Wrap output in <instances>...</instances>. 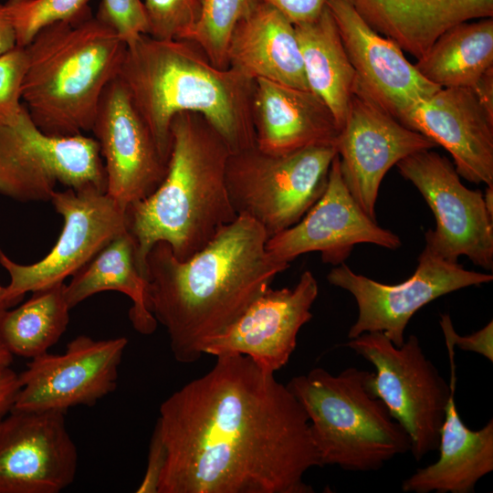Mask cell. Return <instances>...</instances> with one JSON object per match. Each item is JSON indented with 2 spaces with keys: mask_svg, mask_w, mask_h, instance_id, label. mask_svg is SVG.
<instances>
[{
  "mask_svg": "<svg viewBox=\"0 0 493 493\" xmlns=\"http://www.w3.org/2000/svg\"><path fill=\"white\" fill-rule=\"evenodd\" d=\"M216 358L160 406L158 493L314 492L304 476L323 466L300 403L249 357Z\"/></svg>",
  "mask_w": 493,
  "mask_h": 493,
  "instance_id": "6da1fadb",
  "label": "cell"
},
{
  "mask_svg": "<svg viewBox=\"0 0 493 493\" xmlns=\"http://www.w3.org/2000/svg\"><path fill=\"white\" fill-rule=\"evenodd\" d=\"M268 236L238 215L200 251L178 259L165 242L146 257V302L168 334L174 359L197 361L209 341L232 324L289 264L266 249Z\"/></svg>",
  "mask_w": 493,
  "mask_h": 493,
  "instance_id": "7a4b0ae2",
  "label": "cell"
},
{
  "mask_svg": "<svg viewBox=\"0 0 493 493\" xmlns=\"http://www.w3.org/2000/svg\"><path fill=\"white\" fill-rule=\"evenodd\" d=\"M118 77L166 163L171 124L182 112L203 116L232 152L256 145L255 80L214 66L189 40L138 36L126 43Z\"/></svg>",
  "mask_w": 493,
  "mask_h": 493,
  "instance_id": "3957f363",
  "label": "cell"
},
{
  "mask_svg": "<svg viewBox=\"0 0 493 493\" xmlns=\"http://www.w3.org/2000/svg\"><path fill=\"white\" fill-rule=\"evenodd\" d=\"M171 142L162 183L126 209L127 230L144 278L146 257L156 243H167L178 259L185 260L237 216L226 177L232 152L221 135L203 116L182 112L172 121Z\"/></svg>",
  "mask_w": 493,
  "mask_h": 493,
  "instance_id": "277c9868",
  "label": "cell"
},
{
  "mask_svg": "<svg viewBox=\"0 0 493 493\" xmlns=\"http://www.w3.org/2000/svg\"><path fill=\"white\" fill-rule=\"evenodd\" d=\"M126 42L91 10L41 29L26 47L22 100L46 134L91 131L101 94L118 76Z\"/></svg>",
  "mask_w": 493,
  "mask_h": 493,
  "instance_id": "5b68a950",
  "label": "cell"
},
{
  "mask_svg": "<svg viewBox=\"0 0 493 493\" xmlns=\"http://www.w3.org/2000/svg\"><path fill=\"white\" fill-rule=\"evenodd\" d=\"M371 372L348 367L334 375L321 367L287 384L309 418L322 466L367 472L411 450V439L368 387Z\"/></svg>",
  "mask_w": 493,
  "mask_h": 493,
  "instance_id": "8992f818",
  "label": "cell"
},
{
  "mask_svg": "<svg viewBox=\"0 0 493 493\" xmlns=\"http://www.w3.org/2000/svg\"><path fill=\"white\" fill-rule=\"evenodd\" d=\"M375 367L368 387L406 431L415 461L438 448L440 429L455 389L454 352L449 351L448 384L429 360L417 336L395 346L382 331L365 332L344 344Z\"/></svg>",
  "mask_w": 493,
  "mask_h": 493,
  "instance_id": "52a82bcc",
  "label": "cell"
},
{
  "mask_svg": "<svg viewBox=\"0 0 493 493\" xmlns=\"http://www.w3.org/2000/svg\"><path fill=\"white\" fill-rule=\"evenodd\" d=\"M336 154L333 145L279 155L256 145L231 152L226 177L236 213L255 220L268 237L294 226L323 194Z\"/></svg>",
  "mask_w": 493,
  "mask_h": 493,
  "instance_id": "ba28073f",
  "label": "cell"
},
{
  "mask_svg": "<svg viewBox=\"0 0 493 493\" xmlns=\"http://www.w3.org/2000/svg\"><path fill=\"white\" fill-rule=\"evenodd\" d=\"M58 184L76 191L107 190L95 138L44 133L26 106L12 123H0V194L28 203L50 201Z\"/></svg>",
  "mask_w": 493,
  "mask_h": 493,
  "instance_id": "9c48e42d",
  "label": "cell"
},
{
  "mask_svg": "<svg viewBox=\"0 0 493 493\" xmlns=\"http://www.w3.org/2000/svg\"><path fill=\"white\" fill-rule=\"evenodd\" d=\"M396 166L435 217V228L425 234V247L445 260L457 262L465 256L473 264L492 270L493 216L482 192L465 186L454 163L432 149L412 153Z\"/></svg>",
  "mask_w": 493,
  "mask_h": 493,
  "instance_id": "30bf717a",
  "label": "cell"
},
{
  "mask_svg": "<svg viewBox=\"0 0 493 493\" xmlns=\"http://www.w3.org/2000/svg\"><path fill=\"white\" fill-rule=\"evenodd\" d=\"M327 280L350 292L356 301L358 316L349 329V339L382 331L400 347L405 340L407 324L421 308L448 293L491 282L493 276L467 270L457 262L445 260L425 247L414 274L399 284L375 281L355 273L345 263L333 267Z\"/></svg>",
  "mask_w": 493,
  "mask_h": 493,
  "instance_id": "8fae6325",
  "label": "cell"
},
{
  "mask_svg": "<svg viewBox=\"0 0 493 493\" xmlns=\"http://www.w3.org/2000/svg\"><path fill=\"white\" fill-rule=\"evenodd\" d=\"M50 202L64 225L57 243L44 258L22 265L0 249V264L10 277L7 296L14 304L26 292L64 282L127 230L126 212L106 193L67 188L55 191Z\"/></svg>",
  "mask_w": 493,
  "mask_h": 493,
  "instance_id": "7c38bea8",
  "label": "cell"
},
{
  "mask_svg": "<svg viewBox=\"0 0 493 493\" xmlns=\"http://www.w3.org/2000/svg\"><path fill=\"white\" fill-rule=\"evenodd\" d=\"M128 340H94L79 335L62 354L31 359L18 374L20 389L13 409L60 411L91 406L116 389L119 366Z\"/></svg>",
  "mask_w": 493,
  "mask_h": 493,
  "instance_id": "4fadbf2b",
  "label": "cell"
},
{
  "mask_svg": "<svg viewBox=\"0 0 493 493\" xmlns=\"http://www.w3.org/2000/svg\"><path fill=\"white\" fill-rule=\"evenodd\" d=\"M335 147L347 189L375 219V204L387 172L406 156L437 146L401 123L355 82Z\"/></svg>",
  "mask_w": 493,
  "mask_h": 493,
  "instance_id": "5bb4252c",
  "label": "cell"
},
{
  "mask_svg": "<svg viewBox=\"0 0 493 493\" xmlns=\"http://www.w3.org/2000/svg\"><path fill=\"white\" fill-rule=\"evenodd\" d=\"M60 411H12L0 422V493H58L75 479L78 449Z\"/></svg>",
  "mask_w": 493,
  "mask_h": 493,
  "instance_id": "9a60e30c",
  "label": "cell"
},
{
  "mask_svg": "<svg viewBox=\"0 0 493 493\" xmlns=\"http://www.w3.org/2000/svg\"><path fill=\"white\" fill-rule=\"evenodd\" d=\"M91 131L105 160L106 194L126 212L159 186L167 163L118 76L101 94Z\"/></svg>",
  "mask_w": 493,
  "mask_h": 493,
  "instance_id": "2e32d148",
  "label": "cell"
},
{
  "mask_svg": "<svg viewBox=\"0 0 493 493\" xmlns=\"http://www.w3.org/2000/svg\"><path fill=\"white\" fill-rule=\"evenodd\" d=\"M362 243L392 250L402 245L396 234L380 226L356 203L343 182L336 154L323 194L298 223L268 237L266 249L273 258L288 264L317 251L324 263L337 266Z\"/></svg>",
  "mask_w": 493,
  "mask_h": 493,
  "instance_id": "e0dca14e",
  "label": "cell"
},
{
  "mask_svg": "<svg viewBox=\"0 0 493 493\" xmlns=\"http://www.w3.org/2000/svg\"><path fill=\"white\" fill-rule=\"evenodd\" d=\"M318 293V282L309 270L293 288L268 287L232 324L208 341L204 353L215 357L246 355L274 373L288 363L301 327L312 318L310 309Z\"/></svg>",
  "mask_w": 493,
  "mask_h": 493,
  "instance_id": "ac0fdd59",
  "label": "cell"
},
{
  "mask_svg": "<svg viewBox=\"0 0 493 493\" xmlns=\"http://www.w3.org/2000/svg\"><path fill=\"white\" fill-rule=\"evenodd\" d=\"M355 82L401 123L414 105L436 90L392 39L371 27L344 0H328Z\"/></svg>",
  "mask_w": 493,
  "mask_h": 493,
  "instance_id": "d6986e66",
  "label": "cell"
},
{
  "mask_svg": "<svg viewBox=\"0 0 493 493\" xmlns=\"http://www.w3.org/2000/svg\"><path fill=\"white\" fill-rule=\"evenodd\" d=\"M402 123L446 149L459 176L493 186V119L471 89H439L416 102Z\"/></svg>",
  "mask_w": 493,
  "mask_h": 493,
  "instance_id": "ffe728a7",
  "label": "cell"
},
{
  "mask_svg": "<svg viewBox=\"0 0 493 493\" xmlns=\"http://www.w3.org/2000/svg\"><path fill=\"white\" fill-rule=\"evenodd\" d=\"M252 117L256 146L269 154L335 146L340 132L329 108L311 90L263 79L255 80Z\"/></svg>",
  "mask_w": 493,
  "mask_h": 493,
  "instance_id": "44dd1931",
  "label": "cell"
},
{
  "mask_svg": "<svg viewBox=\"0 0 493 493\" xmlns=\"http://www.w3.org/2000/svg\"><path fill=\"white\" fill-rule=\"evenodd\" d=\"M226 55L228 67L253 80L309 89L295 26L262 1L236 25Z\"/></svg>",
  "mask_w": 493,
  "mask_h": 493,
  "instance_id": "7402d4cb",
  "label": "cell"
},
{
  "mask_svg": "<svg viewBox=\"0 0 493 493\" xmlns=\"http://www.w3.org/2000/svg\"><path fill=\"white\" fill-rule=\"evenodd\" d=\"M375 31L416 59L447 29L493 17V0H344Z\"/></svg>",
  "mask_w": 493,
  "mask_h": 493,
  "instance_id": "603a6c76",
  "label": "cell"
},
{
  "mask_svg": "<svg viewBox=\"0 0 493 493\" xmlns=\"http://www.w3.org/2000/svg\"><path fill=\"white\" fill-rule=\"evenodd\" d=\"M453 389L440 429L439 457L402 482L405 493H473L493 470V420L471 430L462 421Z\"/></svg>",
  "mask_w": 493,
  "mask_h": 493,
  "instance_id": "cb8c5ba5",
  "label": "cell"
},
{
  "mask_svg": "<svg viewBox=\"0 0 493 493\" xmlns=\"http://www.w3.org/2000/svg\"><path fill=\"white\" fill-rule=\"evenodd\" d=\"M309 89L329 108L341 131L356 74L328 6L314 20L294 25Z\"/></svg>",
  "mask_w": 493,
  "mask_h": 493,
  "instance_id": "d4e9b609",
  "label": "cell"
},
{
  "mask_svg": "<svg viewBox=\"0 0 493 493\" xmlns=\"http://www.w3.org/2000/svg\"><path fill=\"white\" fill-rule=\"evenodd\" d=\"M105 290L121 292L131 299L129 316L138 332L150 335L155 330L158 322L147 306L146 280L138 269L135 242L128 230L114 237L79 269L65 286L64 294L72 309Z\"/></svg>",
  "mask_w": 493,
  "mask_h": 493,
  "instance_id": "484cf974",
  "label": "cell"
},
{
  "mask_svg": "<svg viewBox=\"0 0 493 493\" xmlns=\"http://www.w3.org/2000/svg\"><path fill=\"white\" fill-rule=\"evenodd\" d=\"M439 88H471L493 67V17L447 29L414 63Z\"/></svg>",
  "mask_w": 493,
  "mask_h": 493,
  "instance_id": "4316f807",
  "label": "cell"
},
{
  "mask_svg": "<svg viewBox=\"0 0 493 493\" xmlns=\"http://www.w3.org/2000/svg\"><path fill=\"white\" fill-rule=\"evenodd\" d=\"M65 286L34 291L24 304L0 313V337L13 355L33 359L58 342L69 322Z\"/></svg>",
  "mask_w": 493,
  "mask_h": 493,
  "instance_id": "83f0119b",
  "label": "cell"
},
{
  "mask_svg": "<svg viewBox=\"0 0 493 493\" xmlns=\"http://www.w3.org/2000/svg\"><path fill=\"white\" fill-rule=\"evenodd\" d=\"M260 0H204L198 23L184 39L193 42L219 68H227V47L236 25Z\"/></svg>",
  "mask_w": 493,
  "mask_h": 493,
  "instance_id": "f1b7e54d",
  "label": "cell"
},
{
  "mask_svg": "<svg viewBox=\"0 0 493 493\" xmlns=\"http://www.w3.org/2000/svg\"><path fill=\"white\" fill-rule=\"evenodd\" d=\"M90 0H7L4 11L11 22L16 45L26 47L44 27L74 19L89 11Z\"/></svg>",
  "mask_w": 493,
  "mask_h": 493,
  "instance_id": "f546056e",
  "label": "cell"
},
{
  "mask_svg": "<svg viewBox=\"0 0 493 493\" xmlns=\"http://www.w3.org/2000/svg\"><path fill=\"white\" fill-rule=\"evenodd\" d=\"M143 6L150 37L184 39L198 23L204 0H144Z\"/></svg>",
  "mask_w": 493,
  "mask_h": 493,
  "instance_id": "4dcf8cb0",
  "label": "cell"
},
{
  "mask_svg": "<svg viewBox=\"0 0 493 493\" xmlns=\"http://www.w3.org/2000/svg\"><path fill=\"white\" fill-rule=\"evenodd\" d=\"M27 62L26 47L16 46L0 56V123L14 122L24 109L22 87Z\"/></svg>",
  "mask_w": 493,
  "mask_h": 493,
  "instance_id": "1f68e13d",
  "label": "cell"
},
{
  "mask_svg": "<svg viewBox=\"0 0 493 493\" xmlns=\"http://www.w3.org/2000/svg\"><path fill=\"white\" fill-rule=\"evenodd\" d=\"M96 16L114 29L126 43L148 33L142 0H101Z\"/></svg>",
  "mask_w": 493,
  "mask_h": 493,
  "instance_id": "d6a6232c",
  "label": "cell"
},
{
  "mask_svg": "<svg viewBox=\"0 0 493 493\" xmlns=\"http://www.w3.org/2000/svg\"><path fill=\"white\" fill-rule=\"evenodd\" d=\"M446 344L457 347L464 351H471L482 355L493 362V321L490 320L480 330L472 334L460 336L453 327L448 314H443L440 320Z\"/></svg>",
  "mask_w": 493,
  "mask_h": 493,
  "instance_id": "836d02e7",
  "label": "cell"
},
{
  "mask_svg": "<svg viewBox=\"0 0 493 493\" xmlns=\"http://www.w3.org/2000/svg\"><path fill=\"white\" fill-rule=\"evenodd\" d=\"M166 450L160 431L155 425L152 435L147 467L137 493H158L160 480L165 467Z\"/></svg>",
  "mask_w": 493,
  "mask_h": 493,
  "instance_id": "e575fe53",
  "label": "cell"
},
{
  "mask_svg": "<svg viewBox=\"0 0 493 493\" xmlns=\"http://www.w3.org/2000/svg\"><path fill=\"white\" fill-rule=\"evenodd\" d=\"M285 16L293 25L316 19L327 6L328 0H260Z\"/></svg>",
  "mask_w": 493,
  "mask_h": 493,
  "instance_id": "d590c367",
  "label": "cell"
},
{
  "mask_svg": "<svg viewBox=\"0 0 493 493\" xmlns=\"http://www.w3.org/2000/svg\"><path fill=\"white\" fill-rule=\"evenodd\" d=\"M19 389L18 373L10 367L0 370V422L12 411Z\"/></svg>",
  "mask_w": 493,
  "mask_h": 493,
  "instance_id": "8d00e7d4",
  "label": "cell"
},
{
  "mask_svg": "<svg viewBox=\"0 0 493 493\" xmlns=\"http://www.w3.org/2000/svg\"><path fill=\"white\" fill-rule=\"evenodd\" d=\"M470 89L488 115L493 119V67L489 68Z\"/></svg>",
  "mask_w": 493,
  "mask_h": 493,
  "instance_id": "74e56055",
  "label": "cell"
},
{
  "mask_svg": "<svg viewBox=\"0 0 493 493\" xmlns=\"http://www.w3.org/2000/svg\"><path fill=\"white\" fill-rule=\"evenodd\" d=\"M16 46L17 45L14 27L4 11L3 4H0V56Z\"/></svg>",
  "mask_w": 493,
  "mask_h": 493,
  "instance_id": "f35d334b",
  "label": "cell"
},
{
  "mask_svg": "<svg viewBox=\"0 0 493 493\" xmlns=\"http://www.w3.org/2000/svg\"><path fill=\"white\" fill-rule=\"evenodd\" d=\"M13 356L0 337V370L10 367Z\"/></svg>",
  "mask_w": 493,
  "mask_h": 493,
  "instance_id": "ab89813d",
  "label": "cell"
},
{
  "mask_svg": "<svg viewBox=\"0 0 493 493\" xmlns=\"http://www.w3.org/2000/svg\"><path fill=\"white\" fill-rule=\"evenodd\" d=\"M15 305L8 298L6 287L0 285V313L6 310L9 307Z\"/></svg>",
  "mask_w": 493,
  "mask_h": 493,
  "instance_id": "60d3db41",
  "label": "cell"
},
{
  "mask_svg": "<svg viewBox=\"0 0 493 493\" xmlns=\"http://www.w3.org/2000/svg\"><path fill=\"white\" fill-rule=\"evenodd\" d=\"M483 195L487 210L493 216V186H487Z\"/></svg>",
  "mask_w": 493,
  "mask_h": 493,
  "instance_id": "b9f144b4",
  "label": "cell"
}]
</instances>
